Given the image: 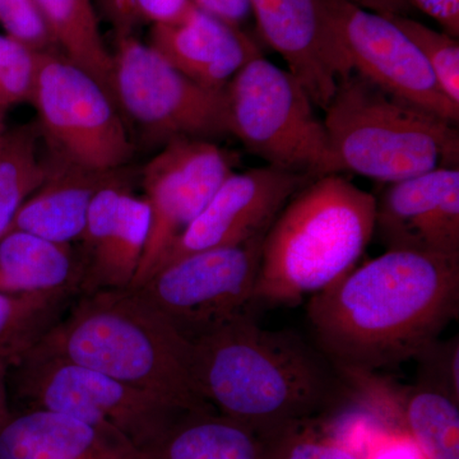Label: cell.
<instances>
[{
	"label": "cell",
	"mask_w": 459,
	"mask_h": 459,
	"mask_svg": "<svg viewBox=\"0 0 459 459\" xmlns=\"http://www.w3.org/2000/svg\"><path fill=\"white\" fill-rule=\"evenodd\" d=\"M459 310V256L391 249L316 292V346L350 380L428 351Z\"/></svg>",
	"instance_id": "cell-1"
},
{
	"label": "cell",
	"mask_w": 459,
	"mask_h": 459,
	"mask_svg": "<svg viewBox=\"0 0 459 459\" xmlns=\"http://www.w3.org/2000/svg\"><path fill=\"white\" fill-rule=\"evenodd\" d=\"M192 343L193 376L217 412L261 437L332 412L352 383L318 346L270 331L252 310L213 325Z\"/></svg>",
	"instance_id": "cell-2"
},
{
	"label": "cell",
	"mask_w": 459,
	"mask_h": 459,
	"mask_svg": "<svg viewBox=\"0 0 459 459\" xmlns=\"http://www.w3.org/2000/svg\"><path fill=\"white\" fill-rule=\"evenodd\" d=\"M183 411L214 410L193 376L192 343L134 289L78 295L35 347Z\"/></svg>",
	"instance_id": "cell-3"
},
{
	"label": "cell",
	"mask_w": 459,
	"mask_h": 459,
	"mask_svg": "<svg viewBox=\"0 0 459 459\" xmlns=\"http://www.w3.org/2000/svg\"><path fill=\"white\" fill-rule=\"evenodd\" d=\"M377 197L341 174L305 184L265 232L255 305H290L355 268L376 230Z\"/></svg>",
	"instance_id": "cell-4"
},
{
	"label": "cell",
	"mask_w": 459,
	"mask_h": 459,
	"mask_svg": "<svg viewBox=\"0 0 459 459\" xmlns=\"http://www.w3.org/2000/svg\"><path fill=\"white\" fill-rule=\"evenodd\" d=\"M323 111L342 172L391 184L437 168L458 169L455 124L388 95L359 74L338 82Z\"/></svg>",
	"instance_id": "cell-5"
},
{
	"label": "cell",
	"mask_w": 459,
	"mask_h": 459,
	"mask_svg": "<svg viewBox=\"0 0 459 459\" xmlns=\"http://www.w3.org/2000/svg\"><path fill=\"white\" fill-rule=\"evenodd\" d=\"M230 135L268 166L304 177L342 174L325 123L300 82L263 56L226 87Z\"/></svg>",
	"instance_id": "cell-6"
},
{
	"label": "cell",
	"mask_w": 459,
	"mask_h": 459,
	"mask_svg": "<svg viewBox=\"0 0 459 459\" xmlns=\"http://www.w3.org/2000/svg\"><path fill=\"white\" fill-rule=\"evenodd\" d=\"M26 409L65 413L141 451L190 411L77 362L33 349L8 370Z\"/></svg>",
	"instance_id": "cell-7"
},
{
	"label": "cell",
	"mask_w": 459,
	"mask_h": 459,
	"mask_svg": "<svg viewBox=\"0 0 459 459\" xmlns=\"http://www.w3.org/2000/svg\"><path fill=\"white\" fill-rule=\"evenodd\" d=\"M30 102L50 155L98 172L123 170L134 155L113 95L65 56L39 54Z\"/></svg>",
	"instance_id": "cell-8"
},
{
	"label": "cell",
	"mask_w": 459,
	"mask_h": 459,
	"mask_svg": "<svg viewBox=\"0 0 459 459\" xmlns=\"http://www.w3.org/2000/svg\"><path fill=\"white\" fill-rule=\"evenodd\" d=\"M111 95L124 119L162 147L174 141L230 135L226 90L195 82L134 36H117Z\"/></svg>",
	"instance_id": "cell-9"
},
{
	"label": "cell",
	"mask_w": 459,
	"mask_h": 459,
	"mask_svg": "<svg viewBox=\"0 0 459 459\" xmlns=\"http://www.w3.org/2000/svg\"><path fill=\"white\" fill-rule=\"evenodd\" d=\"M265 232L168 263L134 290L190 340L255 307Z\"/></svg>",
	"instance_id": "cell-10"
},
{
	"label": "cell",
	"mask_w": 459,
	"mask_h": 459,
	"mask_svg": "<svg viewBox=\"0 0 459 459\" xmlns=\"http://www.w3.org/2000/svg\"><path fill=\"white\" fill-rule=\"evenodd\" d=\"M351 74L457 126L459 105L440 89L416 45L385 14L347 0H319Z\"/></svg>",
	"instance_id": "cell-11"
},
{
	"label": "cell",
	"mask_w": 459,
	"mask_h": 459,
	"mask_svg": "<svg viewBox=\"0 0 459 459\" xmlns=\"http://www.w3.org/2000/svg\"><path fill=\"white\" fill-rule=\"evenodd\" d=\"M235 160L214 141L166 144L142 171L150 229L143 256L129 289L141 286L166 253L234 172Z\"/></svg>",
	"instance_id": "cell-12"
},
{
	"label": "cell",
	"mask_w": 459,
	"mask_h": 459,
	"mask_svg": "<svg viewBox=\"0 0 459 459\" xmlns=\"http://www.w3.org/2000/svg\"><path fill=\"white\" fill-rule=\"evenodd\" d=\"M310 180L313 178L268 165L232 172L172 244L160 267L193 253L237 246L268 231L287 202Z\"/></svg>",
	"instance_id": "cell-13"
},
{
	"label": "cell",
	"mask_w": 459,
	"mask_h": 459,
	"mask_svg": "<svg viewBox=\"0 0 459 459\" xmlns=\"http://www.w3.org/2000/svg\"><path fill=\"white\" fill-rule=\"evenodd\" d=\"M123 170L91 202L82 241L80 295L129 289L140 268L148 229L146 199L133 193Z\"/></svg>",
	"instance_id": "cell-14"
},
{
	"label": "cell",
	"mask_w": 459,
	"mask_h": 459,
	"mask_svg": "<svg viewBox=\"0 0 459 459\" xmlns=\"http://www.w3.org/2000/svg\"><path fill=\"white\" fill-rule=\"evenodd\" d=\"M376 230L386 250L459 256V170L437 168L386 184Z\"/></svg>",
	"instance_id": "cell-15"
},
{
	"label": "cell",
	"mask_w": 459,
	"mask_h": 459,
	"mask_svg": "<svg viewBox=\"0 0 459 459\" xmlns=\"http://www.w3.org/2000/svg\"><path fill=\"white\" fill-rule=\"evenodd\" d=\"M250 8L263 40L325 110L351 72L319 0H250Z\"/></svg>",
	"instance_id": "cell-16"
},
{
	"label": "cell",
	"mask_w": 459,
	"mask_h": 459,
	"mask_svg": "<svg viewBox=\"0 0 459 459\" xmlns=\"http://www.w3.org/2000/svg\"><path fill=\"white\" fill-rule=\"evenodd\" d=\"M148 44L190 80L220 91L247 63L262 56L243 30L195 5L177 22L153 25Z\"/></svg>",
	"instance_id": "cell-17"
},
{
	"label": "cell",
	"mask_w": 459,
	"mask_h": 459,
	"mask_svg": "<svg viewBox=\"0 0 459 459\" xmlns=\"http://www.w3.org/2000/svg\"><path fill=\"white\" fill-rule=\"evenodd\" d=\"M47 153V178L18 211L9 230L72 246L82 238L91 202L120 170L91 171Z\"/></svg>",
	"instance_id": "cell-18"
},
{
	"label": "cell",
	"mask_w": 459,
	"mask_h": 459,
	"mask_svg": "<svg viewBox=\"0 0 459 459\" xmlns=\"http://www.w3.org/2000/svg\"><path fill=\"white\" fill-rule=\"evenodd\" d=\"M114 446L131 444L50 410L12 412L0 427V459H91Z\"/></svg>",
	"instance_id": "cell-19"
},
{
	"label": "cell",
	"mask_w": 459,
	"mask_h": 459,
	"mask_svg": "<svg viewBox=\"0 0 459 459\" xmlns=\"http://www.w3.org/2000/svg\"><path fill=\"white\" fill-rule=\"evenodd\" d=\"M138 453L143 459H265L261 437L216 410L184 413Z\"/></svg>",
	"instance_id": "cell-20"
},
{
	"label": "cell",
	"mask_w": 459,
	"mask_h": 459,
	"mask_svg": "<svg viewBox=\"0 0 459 459\" xmlns=\"http://www.w3.org/2000/svg\"><path fill=\"white\" fill-rule=\"evenodd\" d=\"M81 259L74 246L9 230L0 238V292H80Z\"/></svg>",
	"instance_id": "cell-21"
},
{
	"label": "cell",
	"mask_w": 459,
	"mask_h": 459,
	"mask_svg": "<svg viewBox=\"0 0 459 459\" xmlns=\"http://www.w3.org/2000/svg\"><path fill=\"white\" fill-rule=\"evenodd\" d=\"M78 295L74 289L31 294L0 292V361L11 368L31 351L65 316Z\"/></svg>",
	"instance_id": "cell-22"
},
{
	"label": "cell",
	"mask_w": 459,
	"mask_h": 459,
	"mask_svg": "<svg viewBox=\"0 0 459 459\" xmlns=\"http://www.w3.org/2000/svg\"><path fill=\"white\" fill-rule=\"evenodd\" d=\"M44 146L36 123L0 132V238L47 178L49 162Z\"/></svg>",
	"instance_id": "cell-23"
},
{
	"label": "cell",
	"mask_w": 459,
	"mask_h": 459,
	"mask_svg": "<svg viewBox=\"0 0 459 459\" xmlns=\"http://www.w3.org/2000/svg\"><path fill=\"white\" fill-rule=\"evenodd\" d=\"M51 36L66 59L104 84L111 93L113 54L102 40L91 0H36Z\"/></svg>",
	"instance_id": "cell-24"
},
{
	"label": "cell",
	"mask_w": 459,
	"mask_h": 459,
	"mask_svg": "<svg viewBox=\"0 0 459 459\" xmlns=\"http://www.w3.org/2000/svg\"><path fill=\"white\" fill-rule=\"evenodd\" d=\"M406 434L424 459H459V406L439 383L424 380L404 395Z\"/></svg>",
	"instance_id": "cell-25"
},
{
	"label": "cell",
	"mask_w": 459,
	"mask_h": 459,
	"mask_svg": "<svg viewBox=\"0 0 459 459\" xmlns=\"http://www.w3.org/2000/svg\"><path fill=\"white\" fill-rule=\"evenodd\" d=\"M386 17L416 45L446 98L459 105L458 39L435 31L409 16L388 14Z\"/></svg>",
	"instance_id": "cell-26"
},
{
	"label": "cell",
	"mask_w": 459,
	"mask_h": 459,
	"mask_svg": "<svg viewBox=\"0 0 459 459\" xmlns=\"http://www.w3.org/2000/svg\"><path fill=\"white\" fill-rule=\"evenodd\" d=\"M310 425H296L261 437L265 459H367L342 443L316 437Z\"/></svg>",
	"instance_id": "cell-27"
},
{
	"label": "cell",
	"mask_w": 459,
	"mask_h": 459,
	"mask_svg": "<svg viewBox=\"0 0 459 459\" xmlns=\"http://www.w3.org/2000/svg\"><path fill=\"white\" fill-rule=\"evenodd\" d=\"M39 54L7 35H0V108L30 101Z\"/></svg>",
	"instance_id": "cell-28"
},
{
	"label": "cell",
	"mask_w": 459,
	"mask_h": 459,
	"mask_svg": "<svg viewBox=\"0 0 459 459\" xmlns=\"http://www.w3.org/2000/svg\"><path fill=\"white\" fill-rule=\"evenodd\" d=\"M0 25L9 38L35 53L53 51L56 41L36 0H0Z\"/></svg>",
	"instance_id": "cell-29"
},
{
	"label": "cell",
	"mask_w": 459,
	"mask_h": 459,
	"mask_svg": "<svg viewBox=\"0 0 459 459\" xmlns=\"http://www.w3.org/2000/svg\"><path fill=\"white\" fill-rule=\"evenodd\" d=\"M119 35H129L140 21L153 25L177 22L192 9L190 0H107Z\"/></svg>",
	"instance_id": "cell-30"
},
{
	"label": "cell",
	"mask_w": 459,
	"mask_h": 459,
	"mask_svg": "<svg viewBox=\"0 0 459 459\" xmlns=\"http://www.w3.org/2000/svg\"><path fill=\"white\" fill-rule=\"evenodd\" d=\"M411 7L433 18L439 23L443 32L452 38L459 35V0H409Z\"/></svg>",
	"instance_id": "cell-31"
},
{
	"label": "cell",
	"mask_w": 459,
	"mask_h": 459,
	"mask_svg": "<svg viewBox=\"0 0 459 459\" xmlns=\"http://www.w3.org/2000/svg\"><path fill=\"white\" fill-rule=\"evenodd\" d=\"M195 8L219 18L229 25L238 27L252 14L250 0H190Z\"/></svg>",
	"instance_id": "cell-32"
},
{
	"label": "cell",
	"mask_w": 459,
	"mask_h": 459,
	"mask_svg": "<svg viewBox=\"0 0 459 459\" xmlns=\"http://www.w3.org/2000/svg\"><path fill=\"white\" fill-rule=\"evenodd\" d=\"M367 459H424L418 446L410 439L406 434L404 437H388L386 440H380L376 446H371L369 455H365Z\"/></svg>",
	"instance_id": "cell-33"
},
{
	"label": "cell",
	"mask_w": 459,
	"mask_h": 459,
	"mask_svg": "<svg viewBox=\"0 0 459 459\" xmlns=\"http://www.w3.org/2000/svg\"><path fill=\"white\" fill-rule=\"evenodd\" d=\"M367 11L392 16H409L412 7L409 0H347Z\"/></svg>",
	"instance_id": "cell-34"
},
{
	"label": "cell",
	"mask_w": 459,
	"mask_h": 459,
	"mask_svg": "<svg viewBox=\"0 0 459 459\" xmlns=\"http://www.w3.org/2000/svg\"><path fill=\"white\" fill-rule=\"evenodd\" d=\"M8 370L9 365L0 361V427L13 412L11 409V402H9Z\"/></svg>",
	"instance_id": "cell-35"
},
{
	"label": "cell",
	"mask_w": 459,
	"mask_h": 459,
	"mask_svg": "<svg viewBox=\"0 0 459 459\" xmlns=\"http://www.w3.org/2000/svg\"><path fill=\"white\" fill-rule=\"evenodd\" d=\"M91 459H143L131 446H108Z\"/></svg>",
	"instance_id": "cell-36"
},
{
	"label": "cell",
	"mask_w": 459,
	"mask_h": 459,
	"mask_svg": "<svg viewBox=\"0 0 459 459\" xmlns=\"http://www.w3.org/2000/svg\"><path fill=\"white\" fill-rule=\"evenodd\" d=\"M5 113H7V110H3V108H0V132L3 131V129L5 128Z\"/></svg>",
	"instance_id": "cell-37"
}]
</instances>
